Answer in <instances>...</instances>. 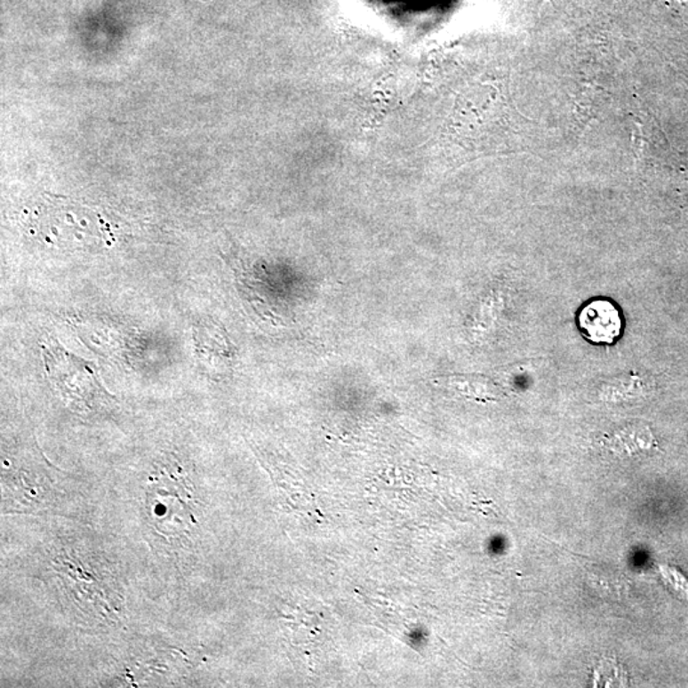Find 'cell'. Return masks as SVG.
Masks as SVG:
<instances>
[{"label":"cell","instance_id":"cell-1","mask_svg":"<svg viewBox=\"0 0 688 688\" xmlns=\"http://www.w3.org/2000/svg\"><path fill=\"white\" fill-rule=\"evenodd\" d=\"M147 529L170 548L189 547L199 528V497L187 470L170 459L147 481L144 500Z\"/></svg>","mask_w":688,"mask_h":688},{"label":"cell","instance_id":"cell-2","mask_svg":"<svg viewBox=\"0 0 688 688\" xmlns=\"http://www.w3.org/2000/svg\"><path fill=\"white\" fill-rule=\"evenodd\" d=\"M41 348L50 381L68 407L79 413H88L96 410L100 402L106 401V392L92 364L69 354L52 338L41 344Z\"/></svg>","mask_w":688,"mask_h":688},{"label":"cell","instance_id":"cell-3","mask_svg":"<svg viewBox=\"0 0 688 688\" xmlns=\"http://www.w3.org/2000/svg\"><path fill=\"white\" fill-rule=\"evenodd\" d=\"M55 572L63 580L76 599L86 598L91 607L95 608L99 599L108 619L116 620L122 607V596L116 589L108 588V578L100 572L99 567L90 561H84L75 552H61L52 561Z\"/></svg>","mask_w":688,"mask_h":688},{"label":"cell","instance_id":"cell-4","mask_svg":"<svg viewBox=\"0 0 688 688\" xmlns=\"http://www.w3.org/2000/svg\"><path fill=\"white\" fill-rule=\"evenodd\" d=\"M581 333L594 344H613L623 332V316L619 306L607 299L588 302L578 314Z\"/></svg>","mask_w":688,"mask_h":688},{"label":"cell","instance_id":"cell-5","mask_svg":"<svg viewBox=\"0 0 688 688\" xmlns=\"http://www.w3.org/2000/svg\"><path fill=\"white\" fill-rule=\"evenodd\" d=\"M612 452L619 454H634L654 446V437L646 426H630L617 431L608 439Z\"/></svg>","mask_w":688,"mask_h":688},{"label":"cell","instance_id":"cell-6","mask_svg":"<svg viewBox=\"0 0 688 688\" xmlns=\"http://www.w3.org/2000/svg\"><path fill=\"white\" fill-rule=\"evenodd\" d=\"M649 384L639 375L621 376L604 384L602 388V398L611 402L632 401L646 394Z\"/></svg>","mask_w":688,"mask_h":688},{"label":"cell","instance_id":"cell-7","mask_svg":"<svg viewBox=\"0 0 688 688\" xmlns=\"http://www.w3.org/2000/svg\"><path fill=\"white\" fill-rule=\"evenodd\" d=\"M666 580H668L667 583L672 585L673 590L676 593H679V596H688V584L681 573H678L676 570H668V572H666Z\"/></svg>","mask_w":688,"mask_h":688}]
</instances>
